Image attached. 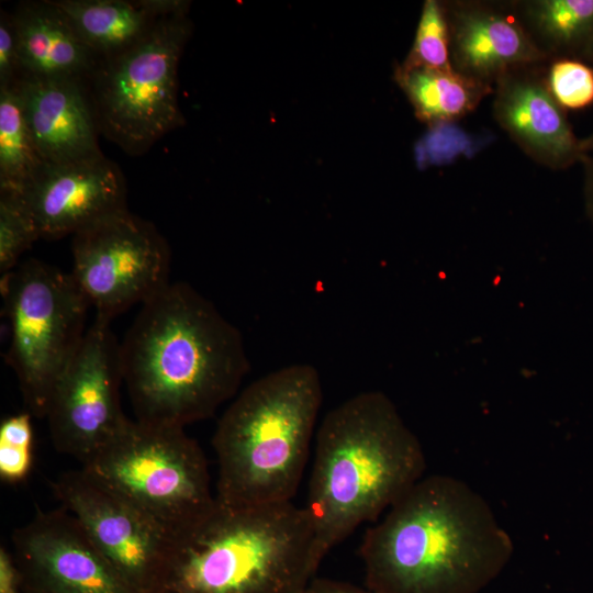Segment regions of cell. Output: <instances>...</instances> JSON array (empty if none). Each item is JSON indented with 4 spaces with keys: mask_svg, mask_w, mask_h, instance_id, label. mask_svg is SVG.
<instances>
[{
    "mask_svg": "<svg viewBox=\"0 0 593 593\" xmlns=\"http://www.w3.org/2000/svg\"><path fill=\"white\" fill-rule=\"evenodd\" d=\"M359 552L376 593H479L506 568L514 544L479 492L432 474L367 530Z\"/></svg>",
    "mask_w": 593,
    "mask_h": 593,
    "instance_id": "1",
    "label": "cell"
},
{
    "mask_svg": "<svg viewBox=\"0 0 593 593\" xmlns=\"http://www.w3.org/2000/svg\"><path fill=\"white\" fill-rule=\"evenodd\" d=\"M121 359L136 419L183 428L232 399L250 368L239 329L184 282L143 303Z\"/></svg>",
    "mask_w": 593,
    "mask_h": 593,
    "instance_id": "2",
    "label": "cell"
},
{
    "mask_svg": "<svg viewBox=\"0 0 593 593\" xmlns=\"http://www.w3.org/2000/svg\"><path fill=\"white\" fill-rule=\"evenodd\" d=\"M425 469L418 438L384 393L365 391L328 411L315 435L304 506L317 561L388 511Z\"/></svg>",
    "mask_w": 593,
    "mask_h": 593,
    "instance_id": "3",
    "label": "cell"
},
{
    "mask_svg": "<svg viewBox=\"0 0 593 593\" xmlns=\"http://www.w3.org/2000/svg\"><path fill=\"white\" fill-rule=\"evenodd\" d=\"M321 563L306 510L219 502L174 536L156 593H299Z\"/></svg>",
    "mask_w": 593,
    "mask_h": 593,
    "instance_id": "4",
    "label": "cell"
},
{
    "mask_svg": "<svg viewBox=\"0 0 593 593\" xmlns=\"http://www.w3.org/2000/svg\"><path fill=\"white\" fill-rule=\"evenodd\" d=\"M323 400L318 371L284 366L248 384L222 414L212 444L215 499L234 506L292 502Z\"/></svg>",
    "mask_w": 593,
    "mask_h": 593,
    "instance_id": "5",
    "label": "cell"
},
{
    "mask_svg": "<svg viewBox=\"0 0 593 593\" xmlns=\"http://www.w3.org/2000/svg\"><path fill=\"white\" fill-rule=\"evenodd\" d=\"M82 469L172 536L215 503L204 454L183 427L127 419Z\"/></svg>",
    "mask_w": 593,
    "mask_h": 593,
    "instance_id": "6",
    "label": "cell"
},
{
    "mask_svg": "<svg viewBox=\"0 0 593 593\" xmlns=\"http://www.w3.org/2000/svg\"><path fill=\"white\" fill-rule=\"evenodd\" d=\"M186 14L159 18L134 46L100 59L87 80L100 134L127 155L145 154L183 123L177 72L190 34Z\"/></svg>",
    "mask_w": 593,
    "mask_h": 593,
    "instance_id": "7",
    "label": "cell"
},
{
    "mask_svg": "<svg viewBox=\"0 0 593 593\" xmlns=\"http://www.w3.org/2000/svg\"><path fill=\"white\" fill-rule=\"evenodd\" d=\"M10 325L5 360L29 413L45 418L54 387L83 336L88 300L71 273L29 259L0 279Z\"/></svg>",
    "mask_w": 593,
    "mask_h": 593,
    "instance_id": "8",
    "label": "cell"
},
{
    "mask_svg": "<svg viewBox=\"0 0 593 593\" xmlns=\"http://www.w3.org/2000/svg\"><path fill=\"white\" fill-rule=\"evenodd\" d=\"M71 250L74 280L96 315L109 321L170 283L167 240L128 209L77 232Z\"/></svg>",
    "mask_w": 593,
    "mask_h": 593,
    "instance_id": "9",
    "label": "cell"
},
{
    "mask_svg": "<svg viewBox=\"0 0 593 593\" xmlns=\"http://www.w3.org/2000/svg\"><path fill=\"white\" fill-rule=\"evenodd\" d=\"M110 323L96 315L57 380L45 416L55 448L81 463L128 419L120 400L121 343Z\"/></svg>",
    "mask_w": 593,
    "mask_h": 593,
    "instance_id": "10",
    "label": "cell"
},
{
    "mask_svg": "<svg viewBox=\"0 0 593 593\" xmlns=\"http://www.w3.org/2000/svg\"><path fill=\"white\" fill-rule=\"evenodd\" d=\"M61 506L134 593H156L174 536L82 468L53 483Z\"/></svg>",
    "mask_w": 593,
    "mask_h": 593,
    "instance_id": "11",
    "label": "cell"
},
{
    "mask_svg": "<svg viewBox=\"0 0 593 593\" xmlns=\"http://www.w3.org/2000/svg\"><path fill=\"white\" fill-rule=\"evenodd\" d=\"M24 593H134L61 506L12 534Z\"/></svg>",
    "mask_w": 593,
    "mask_h": 593,
    "instance_id": "12",
    "label": "cell"
},
{
    "mask_svg": "<svg viewBox=\"0 0 593 593\" xmlns=\"http://www.w3.org/2000/svg\"><path fill=\"white\" fill-rule=\"evenodd\" d=\"M41 238L55 239L126 210L120 167L103 154L60 164H43L15 194Z\"/></svg>",
    "mask_w": 593,
    "mask_h": 593,
    "instance_id": "13",
    "label": "cell"
},
{
    "mask_svg": "<svg viewBox=\"0 0 593 593\" xmlns=\"http://www.w3.org/2000/svg\"><path fill=\"white\" fill-rule=\"evenodd\" d=\"M541 66H517L495 80L493 115L530 159L563 170L581 163L586 154L580 148L566 110L551 94Z\"/></svg>",
    "mask_w": 593,
    "mask_h": 593,
    "instance_id": "14",
    "label": "cell"
},
{
    "mask_svg": "<svg viewBox=\"0 0 593 593\" xmlns=\"http://www.w3.org/2000/svg\"><path fill=\"white\" fill-rule=\"evenodd\" d=\"M454 68L492 86L506 70L550 61L533 42L513 1L444 2Z\"/></svg>",
    "mask_w": 593,
    "mask_h": 593,
    "instance_id": "15",
    "label": "cell"
},
{
    "mask_svg": "<svg viewBox=\"0 0 593 593\" xmlns=\"http://www.w3.org/2000/svg\"><path fill=\"white\" fill-rule=\"evenodd\" d=\"M14 85L33 144L44 164L102 154L86 80L20 78Z\"/></svg>",
    "mask_w": 593,
    "mask_h": 593,
    "instance_id": "16",
    "label": "cell"
},
{
    "mask_svg": "<svg viewBox=\"0 0 593 593\" xmlns=\"http://www.w3.org/2000/svg\"><path fill=\"white\" fill-rule=\"evenodd\" d=\"M12 15L18 36V79L88 80L99 58L53 0L22 1Z\"/></svg>",
    "mask_w": 593,
    "mask_h": 593,
    "instance_id": "17",
    "label": "cell"
},
{
    "mask_svg": "<svg viewBox=\"0 0 593 593\" xmlns=\"http://www.w3.org/2000/svg\"><path fill=\"white\" fill-rule=\"evenodd\" d=\"M100 59L125 52L155 25L148 0H53Z\"/></svg>",
    "mask_w": 593,
    "mask_h": 593,
    "instance_id": "18",
    "label": "cell"
},
{
    "mask_svg": "<svg viewBox=\"0 0 593 593\" xmlns=\"http://www.w3.org/2000/svg\"><path fill=\"white\" fill-rule=\"evenodd\" d=\"M396 82L417 118L428 124L454 122L472 112L493 87L471 79L455 68L434 69L401 65Z\"/></svg>",
    "mask_w": 593,
    "mask_h": 593,
    "instance_id": "19",
    "label": "cell"
},
{
    "mask_svg": "<svg viewBox=\"0 0 593 593\" xmlns=\"http://www.w3.org/2000/svg\"><path fill=\"white\" fill-rule=\"evenodd\" d=\"M513 4L533 42L550 60L580 59L593 42V0H518Z\"/></svg>",
    "mask_w": 593,
    "mask_h": 593,
    "instance_id": "20",
    "label": "cell"
},
{
    "mask_svg": "<svg viewBox=\"0 0 593 593\" xmlns=\"http://www.w3.org/2000/svg\"><path fill=\"white\" fill-rule=\"evenodd\" d=\"M16 86L0 88V192L18 194L42 167Z\"/></svg>",
    "mask_w": 593,
    "mask_h": 593,
    "instance_id": "21",
    "label": "cell"
},
{
    "mask_svg": "<svg viewBox=\"0 0 593 593\" xmlns=\"http://www.w3.org/2000/svg\"><path fill=\"white\" fill-rule=\"evenodd\" d=\"M403 65L434 69L454 68L450 57L449 26L444 2L437 0L425 1L414 44Z\"/></svg>",
    "mask_w": 593,
    "mask_h": 593,
    "instance_id": "22",
    "label": "cell"
},
{
    "mask_svg": "<svg viewBox=\"0 0 593 593\" xmlns=\"http://www.w3.org/2000/svg\"><path fill=\"white\" fill-rule=\"evenodd\" d=\"M38 238V231L18 195L0 192L1 277L18 267L21 255Z\"/></svg>",
    "mask_w": 593,
    "mask_h": 593,
    "instance_id": "23",
    "label": "cell"
},
{
    "mask_svg": "<svg viewBox=\"0 0 593 593\" xmlns=\"http://www.w3.org/2000/svg\"><path fill=\"white\" fill-rule=\"evenodd\" d=\"M547 86L564 110L593 103V66L579 58H556L545 70Z\"/></svg>",
    "mask_w": 593,
    "mask_h": 593,
    "instance_id": "24",
    "label": "cell"
},
{
    "mask_svg": "<svg viewBox=\"0 0 593 593\" xmlns=\"http://www.w3.org/2000/svg\"><path fill=\"white\" fill-rule=\"evenodd\" d=\"M31 414L20 413L2 421L0 426V477L20 482L30 473L33 462Z\"/></svg>",
    "mask_w": 593,
    "mask_h": 593,
    "instance_id": "25",
    "label": "cell"
},
{
    "mask_svg": "<svg viewBox=\"0 0 593 593\" xmlns=\"http://www.w3.org/2000/svg\"><path fill=\"white\" fill-rule=\"evenodd\" d=\"M18 36L12 12L0 13V88L11 87L18 79Z\"/></svg>",
    "mask_w": 593,
    "mask_h": 593,
    "instance_id": "26",
    "label": "cell"
},
{
    "mask_svg": "<svg viewBox=\"0 0 593 593\" xmlns=\"http://www.w3.org/2000/svg\"><path fill=\"white\" fill-rule=\"evenodd\" d=\"M0 593H24L23 578L13 552L0 548Z\"/></svg>",
    "mask_w": 593,
    "mask_h": 593,
    "instance_id": "27",
    "label": "cell"
},
{
    "mask_svg": "<svg viewBox=\"0 0 593 593\" xmlns=\"http://www.w3.org/2000/svg\"><path fill=\"white\" fill-rule=\"evenodd\" d=\"M307 593H376L365 588L326 578H314L307 586Z\"/></svg>",
    "mask_w": 593,
    "mask_h": 593,
    "instance_id": "28",
    "label": "cell"
},
{
    "mask_svg": "<svg viewBox=\"0 0 593 593\" xmlns=\"http://www.w3.org/2000/svg\"><path fill=\"white\" fill-rule=\"evenodd\" d=\"M581 164L584 168L583 193L585 210L588 216L593 222V156L586 154Z\"/></svg>",
    "mask_w": 593,
    "mask_h": 593,
    "instance_id": "29",
    "label": "cell"
},
{
    "mask_svg": "<svg viewBox=\"0 0 593 593\" xmlns=\"http://www.w3.org/2000/svg\"><path fill=\"white\" fill-rule=\"evenodd\" d=\"M580 148H581L583 154L593 153V132H591L589 135L580 138Z\"/></svg>",
    "mask_w": 593,
    "mask_h": 593,
    "instance_id": "30",
    "label": "cell"
},
{
    "mask_svg": "<svg viewBox=\"0 0 593 593\" xmlns=\"http://www.w3.org/2000/svg\"><path fill=\"white\" fill-rule=\"evenodd\" d=\"M580 59L593 66V42L588 46Z\"/></svg>",
    "mask_w": 593,
    "mask_h": 593,
    "instance_id": "31",
    "label": "cell"
},
{
    "mask_svg": "<svg viewBox=\"0 0 593 593\" xmlns=\"http://www.w3.org/2000/svg\"><path fill=\"white\" fill-rule=\"evenodd\" d=\"M299 593H307V588L304 591L299 592Z\"/></svg>",
    "mask_w": 593,
    "mask_h": 593,
    "instance_id": "32",
    "label": "cell"
}]
</instances>
